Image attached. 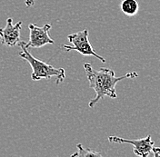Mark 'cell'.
<instances>
[{"instance_id": "obj_5", "label": "cell", "mask_w": 160, "mask_h": 157, "mask_svg": "<svg viewBox=\"0 0 160 157\" xmlns=\"http://www.w3.org/2000/svg\"><path fill=\"white\" fill-rule=\"evenodd\" d=\"M108 141L110 143H116V144H129L134 146L133 153L134 155L141 157L149 156L150 154L153 151V148L155 146V143L152 140L151 135H148L147 137L137 140H130L125 138L118 137L116 135H112L108 137Z\"/></svg>"}, {"instance_id": "obj_3", "label": "cell", "mask_w": 160, "mask_h": 157, "mask_svg": "<svg viewBox=\"0 0 160 157\" xmlns=\"http://www.w3.org/2000/svg\"><path fill=\"white\" fill-rule=\"evenodd\" d=\"M88 35L89 34H88V29L69 34L68 36V39L72 44V46L63 45L62 47L68 52L78 51L82 56H95L98 60H100L102 63H106V59L102 57L101 56H99L98 54H97L94 51L91 44H90L89 39H88Z\"/></svg>"}, {"instance_id": "obj_7", "label": "cell", "mask_w": 160, "mask_h": 157, "mask_svg": "<svg viewBox=\"0 0 160 157\" xmlns=\"http://www.w3.org/2000/svg\"><path fill=\"white\" fill-rule=\"evenodd\" d=\"M138 9H139V4L137 0H122L121 2L122 12L128 17H133L137 15Z\"/></svg>"}, {"instance_id": "obj_6", "label": "cell", "mask_w": 160, "mask_h": 157, "mask_svg": "<svg viewBox=\"0 0 160 157\" xmlns=\"http://www.w3.org/2000/svg\"><path fill=\"white\" fill-rule=\"evenodd\" d=\"M22 21H18L17 24H13L11 17L7 19V25L5 27L0 28V41L2 45L13 47L18 46L21 42V29H22Z\"/></svg>"}, {"instance_id": "obj_10", "label": "cell", "mask_w": 160, "mask_h": 157, "mask_svg": "<svg viewBox=\"0 0 160 157\" xmlns=\"http://www.w3.org/2000/svg\"><path fill=\"white\" fill-rule=\"evenodd\" d=\"M25 4H26V6H27L28 7H33V6H34V4H35V0H26Z\"/></svg>"}, {"instance_id": "obj_8", "label": "cell", "mask_w": 160, "mask_h": 157, "mask_svg": "<svg viewBox=\"0 0 160 157\" xmlns=\"http://www.w3.org/2000/svg\"><path fill=\"white\" fill-rule=\"evenodd\" d=\"M77 148H78V152L74 153L71 155V157H88V156H102V155L93 150V149H89V148H84L81 144H78L77 145Z\"/></svg>"}, {"instance_id": "obj_2", "label": "cell", "mask_w": 160, "mask_h": 157, "mask_svg": "<svg viewBox=\"0 0 160 157\" xmlns=\"http://www.w3.org/2000/svg\"><path fill=\"white\" fill-rule=\"evenodd\" d=\"M20 47L19 56L22 59L28 62L30 66L32 67V75L31 78L33 81H38L40 79H51L56 77V83L58 85L63 82L66 78V72L64 68H56L53 66L48 65L39 59L34 57L32 54L28 51L27 43L22 41L18 44Z\"/></svg>"}, {"instance_id": "obj_4", "label": "cell", "mask_w": 160, "mask_h": 157, "mask_svg": "<svg viewBox=\"0 0 160 157\" xmlns=\"http://www.w3.org/2000/svg\"><path fill=\"white\" fill-rule=\"evenodd\" d=\"M51 28L52 26L50 24H46L42 27H38L35 24H29V42L27 43L28 47L41 48L48 44L53 45L55 41L49 36V31Z\"/></svg>"}, {"instance_id": "obj_1", "label": "cell", "mask_w": 160, "mask_h": 157, "mask_svg": "<svg viewBox=\"0 0 160 157\" xmlns=\"http://www.w3.org/2000/svg\"><path fill=\"white\" fill-rule=\"evenodd\" d=\"M84 69L89 82L90 88L94 89L96 96L88 103L89 108H93L100 100L105 96L111 98H117L116 85L123 79L136 78L138 76L137 72H129L119 77H117L115 72L109 68L101 67L99 70H94L89 63L84 64Z\"/></svg>"}, {"instance_id": "obj_9", "label": "cell", "mask_w": 160, "mask_h": 157, "mask_svg": "<svg viewBox=\"0 0 160 157\" xmlns=\"http://www.w3.org/2000/svg\"><path fill=\"white\" fill-rule=\"evenodd\" d=\"M152 153L154 154V155H155L156 157L160 156V148L154 146V148H153V151H152Z\"/></svg>"}]
</instances>
